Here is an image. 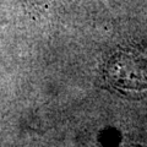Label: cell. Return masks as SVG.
I'll return each mask as SVG.
<instances>
[{"label":"cell","instance_id":"cell-1","mask_svg":"<svg viewBox=\"0 0 147 147\" xmlns=\"http://www.w3.org/2000/svg\"><path fill=\"white\" fill-rule=\"evenodd\" d=\"M104 79L121 94L147 97V52L126 48L113 54L105 64Z\"/></svg>","mask_w":147,"mask_h":147}]
</instances>
